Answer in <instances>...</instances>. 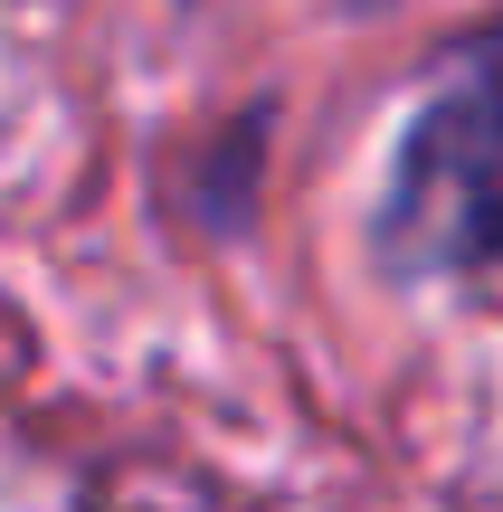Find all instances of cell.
<instances>
[{
    "instance_id": "6da1fadb",
    "label": "cell",
    "mask_w": 503,
    "mask_h": 512,
    "mask_svg": "<svg viewBox=\"0 0 503 512\" xmlns=\"http://www.w3.org/2000/svg\"><path fill=\"white\" fill-rule=\"evenodd\" d=\"M390 247L409 266H475L503 247V29L418 105L390 171Z\"/></svg>"
}]
</instances>
